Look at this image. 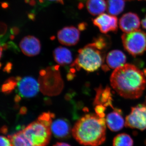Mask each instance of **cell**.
<instances>
[{
  "label": "cell",
  "mask_w": 146,
  "mask_h": 146,
  "mask_svg": "<svg viewBox=\"0 0 146 146\" xmlns=\"http://www.w3.org/2000/svg\"><path fill=\"white\" fill-rule=\"evenodd\" d=\"M113 89L121 96L136 99L143 95L146 87L144 72L131 64H125L115 69L110 77Z\"/></svg>",
  "instance_id": "6da1fadb"
},
{
  "label": "cell",
  "mask_w": 146,
  "mask_h": 146,
  "mask_svg": "<svg viewBox=\"0 0 146 146\" xmlns=\"http://www.w3.org/2000/svg\"><path fill=\"white\" fill-rule=\"evenodd\" d=\"M74 138L84 146H99L106 139L105 118L88 114L79 119L72 130Z\"/></svg>",
  "instance_id": "7a4b0ae2"
},
{
  "label": "cell",
  "mask_w": 146,
  "mask_h": 146,
  "mask_svg": "<svg viewBox=\"0 0 146 146\" xmlns=\"http://www.w3.org/2000/svg\"><path fill=\"white\" fill-rule=\"evenodd\" d=\"M54 114L44 112L23 129L24 136L31 146H46L51 136V125Z\"/></svg>",
  "instance_id": "3957f363"
},
{
  "label": "cell",
  "mask_w": 146,
  "mask_h": 146,
  "mask_svg": "<svg viewBox=\"0 0 146 146\" xmlns=\"http://www.w3.org/2000/svg\"><path fill=\"white\" fill-rule=\"evenodd\" d=\"M106 52L93 42L79 50L77 57L71 67H75L77 70L82 68L86 72H95L104 64Z\"/></svg>",
  "instance_id": "277c9868"
},
{
  "label": "cell",
  "mask_w": 146,
  "mask_h": 146,
  "mask_svg": "<svg viewBox=\"0 0 146 146\" xmlns=\"http://www.w3.org/2000/svg\"><path fill=\"white\" fill-rule=\"evenodd\" d=\"M122 41L126 51L133 56L143 54L146 51V33L140 30L124 33Z\"/></svg>",
  "instance_id": "5b68a950"
},
{
  "label": "cell",
  "mask_w": 146,
  "mask_h": 146,
  "mask_svg": "<svg viewBox=\"0 0 146 146\" xmlns=\"http://www.w3.org/2000/svg\"><path fill=\"white\" fill-rule=\"evenodd\" d=\"M125 126L141 131L146 129V102L131 108L126 117Z\"/></svg>",
  "instance_id": "8992f818"
},
{
  "label": "cell",
  "mask_w": 146,
  "mask_h": 146,
  "mask_svg": "<svg viewBox=\"0 0 146 146\" xmlns=\"http://www.w3.org/2000/svg\"><path fill=\"white\" fill-rule=\"evenodd\" d=\"M18 91L22 96L30 98L35 96L39 91V84L37 81L31 76L23 78L18 77Z\"/></svg>",
  "instance_id": "52a82bcc"
},
{
  "label": "cell",
  "mask_w": 146,
  "mask_h": 146,
  "mask_svg": "<svg viewBox=\"0 0 146 146\" xmlns=\"http://www.w3.org/2000/svg\"><path fill=\"white\" fill-rule=\"evenodd\" d=\"M126 59V56L122 51L113 50L106 56L105 60L106 63L102 66V68L105 71L109 70L110 69H117L125 65Z\"/></svg>",
  "instance_id": "ba28073f"
},
{
  "label": "cell",
  "mask_w": 146,
  "mask_h": 146,
  "mask_svg": "<svg viewBox=\"0 0 146 146\" xmlns=\"http://www.w3.org/2000/svg\"><path fill=\"white\" fill-rule=\"evenodd\" d=\"M93 23L103 33L116 31L117 30V18L115 16L104 13L94 19Z\"/></svg>",
  "instance_id": "9c48e42d"
},
{
  "label": "cell",
  "mask_w": 146,
  "mask_h": 146,
  "mask_svg": "<svg viewBox=\"0 0 146 146\" xmlns=\"http://www.w3.org/2000/svg\"><path fill=\"white\" fill-rule=\"evenodd\" d=\"M80 33L78 29L74 27L64 28L57 34L58 41L62 44L73 46L76 44L80 39Z\"/></svg>",
  "instance_id": "30bf717a"
},
{
  "label": "cell",
  "mask_w": 146,
  "mask_h": 146,
  "mask_svg": "<svg viewBox=\"0 0 146 146\" xmlns=\"http://www.w3.org/2000/svg\"><path fill=\"white\" fill-rule=\"evenodd\" d=\"M20 47L24 54L29 56H33L39 54L41 45L39 39L33 36L24 37L20 43Z\"/></svg>",
  "instance_id": "8fae6325"
},
{
  "label": "cell",
  "mask_w": 146,
  "mask_h": 146,
  "mask_svg": "<svg viewBox=\"0 0 146 146\" xmlns=\"http://www.w3.org/2000/svg\"><path fill=\"white\" fill-rule=\"evenodd\" d=\"M105 120L108 127L112 131H119L125 125L122 110L117 108H113V110L105 117Z\"/></svg>",
  "instance_id": "7c38bea8"
},
{
  "label": "cell",
  "mask_w": 146,
  "mask_h": 146,
  "mask_svg": "<svg viewBox=\"0 0 146 146\" xmlns=\"http://www.w3.org/2000/svg\"><path fill=\"white\" fill-rule=\"evenodd\" d=\"M120 29L125 33H129L139 30L140 21L136 13H128L124 14L119 21Z\"/></svg>",
  "instance_id": "4fadbf2b"
},
{
  "label": "cell",
  "mask_w": 146,
  "mask_h": 146,
  "mask_svg": "<svg viewBox=\"0 0 146 146\" xmlns=\"http://www.w3.org/2000/svg\"><path fill=\"white\" fill-rule=\"evenodd\" d=\"M51 130L53 135L58 138H65L70 136L71 127L67 120L57 119L52 123Z\"/></svg>",
  "instance_id": "5bb4252c"
},
{
  "label": "cell",
  "mask_w": 146,
  "mask_h": 146,
  "mask_svg": "<svg viewBox=\"0 0 146 146\" xmlns=\"http://www.w3.org/2000/svg\"><path fill=\"white\" fill-rule=\"evenodd\" d=\"M96 91V94L94 99V105H102L106 108L114 107L112 104L113 99L110 88L108 86L103 88L100 86L97 88Z\"/></svg>",
  "instance_id": "9a60e30c"
},
{
  "label": "cell",
  "mask_w": 146,
  "mask_h": 146,
  "mask_svg": "<svg viewBox=\"0 0 146 146\" xmlns=\"http://www.w3.org/2000/svg\"><path fill=\"white\" fill-rule=\"evenodd\" d=\"M55 61L59 65H68L72 63V55L71 52L67 48L58 47L54 50L53 53Z\"/></svg>",
  "instance_id": "2e32d148"
},
{
  "label": "cell",
  "mask_w": 146,
  "mask_h": 146,
  "mask_svg": "<svg viewBox=\"0 0 146 146\" xmlns=\"http://www.w3.org/2000/svg\"><path fill=\"white\" fill-rule=\"evenodd\" d=\"M86 7L89 13L94 16H96L105 11L107 5L105 0H88Z\"/></svg>",
  "instance_id": "e0dca14e"
},
{
  "label": "cell",
  "mask_w": 146,
  "mask_h": 146,
  "mask_svg": "<svg viewBox=\"0 0 146 146\" xmlns=\"http://www.w3.org/2000/svg\"><path fill=\"white\" fill-rule=\"evenodd\" d=\"M125 5L124 0H108V11L112 15H119L123 10Z\"/></svg>",
  "instance_id": "ac0fdd59"
},
{
  "label": "cell",
  "mask_w": 146,
  "mask_h": 146,
  "mask_svg": "<svg viewBox=\"0 0 146 146\" xmlns=\"http://www.w3.org/2000/svg\"><path fill=\"white\" fill-rule=\"evenodd\" d=\"M8 138L10 139L11 146H31L24 136L22 130L12 135H9Z\"/></svg>",
  "instance_id": "d6986e66"
},
{
  "label": "cell",
  "mask_w": 146,
  "mask_h": 146,
  "mask_svg": "<svg viewBox=\"0 0 146 146\" xmlns=\"http://www.w3.org/2000/svg\"><path fill=\"white\" fill-rule=\"evenodd\" d=\"M133 139L125 133L118 134L113 140V146H133Z\"/></svg>",
  "instance_id": "ffe728a7"
},
{
  "label": "cell",
  "mask_w": 146,
  "mask_h": 146,
  "mask_svg": "<svg viewBox=\"0 0 146 146\" xmlns=\"http://www.w3.org/2000/svg\"><path fill=\"white\" fill-rule=\"evenodd\" d=\"M18 78H10L3 84L2 87V91L6 94H9L16 87L18 84Z\"/></svg>",
  "instance_id": "44dd1931"
},
{
  "label": "cell",
  "mask_w": 146,
  "mask_h": 146,
  "mask_svg": "<svg viewBox=\"0 0 146 146\" xmlns=\"http://www.w3.org/2000/svg\"><path fill=\"white\" fill-rule=\"evenodd\" d=\"M1 146H11L10 139L4 136H1Z\"/></svg>",
  "instance_id": "7402d4cb"
},
{
  "label": "cell",
  "mask_w": 146,
  "mask_h": 146,
  "mask_svg": "<svg viewBox=\"0 0 146 146\" xmlns=\"http://www.w3.org/2000/svg\"><path fill=\"white\" fill-rule=\"evenodd\" d=\"M53 146H71L69 144L64 143H57Z\"/></svg>",
  "instance_id": "603a6c76"
},
{
  "label": "cell",
  "mask_w": 146,
  "mask_h": 146,
  "mask_svg": "<svg viewBox=\"0 0 146 146\" xmlns=\"http://www.w3.org/2000/svg\"><path fill=\"white\" fill-rule=\"evenodd\" d=\"M44 1H56L61 3H63V0H39L40 2H43Z\"/></svg>",
  "instance_id": "cb8c5ba5"
},
{
  "label": "cell",
  "mask_w": 146,
  "mask_h": 146,
  "mask_svg": "<svg viewBox=\"0 0 146 146\" xmlns=\"http://www.w3.org/2000/svg\"><path fill=\"white\" fill-rule=\"evenodd\" d=\"M142 25L143 28L146 29V16L145 18L142 20Z\"/></svg>",
  "instance_id": "d4e9b609"
},
{
  "label": "cell",
  "mask_w": 146,
  "mask_h": 146,
  "mask_svg": "<svg viewBox=\"0 0 146 146\" xmlns=\"http://www.w3.org/2000/svg\"><path fill=\"white\" fill-rule=\"evenodd\" d=\"M7 127L3 126L2 127L1 129V131L3 133H5L7 132Z\"/></svg>",
  "instance_id": "484cf974"
},
{
  "label": "cell",
  "mask_w": 146,
  "mask_h": 146,
  "mask_svg": "<svg viewBox=\"0 0 146 146\" xmlns=\"http://www.w3.org/2000/svg\"><path fill=\"white\" fill-rule=\"evenodd\" d=\"M26 108H22L21 110V113L22 114H25V113H26Z\"/></svg>",
  "instance_id": "4316f807"
},
{
  "label": "cell",
  "mask_w": 146,
  "mask_h": 146,
  "mask_svg": "<svg viewBox=\"0 0 146 146\" xmlns=\"http://www.w3.org/2000/svg\"><path fill=\"white\" fill-rule=\"evenodd\" d=\"M144 72H145V75H146V70H144Z\"/></svg>",
  "instance_id": "83f0119b"
},
{
  "label": "cell",
  "mask_w": 146,
  "mask_h": 146,
  "mask_svg": "<svg viewBox=\"0 0 146 146\" xmlns=\"http://www.w3.org/2000/svg\"></svg>",
  "instance_id": "f1b7e54d"
}]
</instances>
